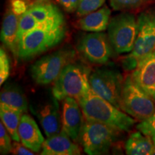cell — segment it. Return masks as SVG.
<instances>
[{"instance_id":"obj_9","label":"cell","mask_w":155,"mask_h":155,"mask_svg":"<svg viewBox=\"0 0 155 155\" xmlns=\"http://www.w3.org/2000/svg\"><path fill=\"white\" fill-rule=\"evenodd\" d=\"M124 81L121 73L109 69L96 70L89 78L93 91L120 109Z\"/></svg>"},{"instance_id":"obj_17","label":"cell","mask_w":155,"mask_h":155,"mask_svg":"<svg viewBox=\"0 0 155 155\" xmlns=\"http://www.w3.org/2000/svg\"><path fill=\"white\" fill-rule=\"evenodd\" d=\"M19 17L9 7L4 16L1 30V41L16 57L18 50L17 30Z\"/></svg>"},{"instance_id":"obj_20","label":"cell","mask_w":155,"mask_h":155,"mask_svg":"<svg viewBox=\"0 0 155 155\" xmlns=\"http://www.w3.org/2000/svg\"><path fill=\"white\" fill-rule=\"evenodd\" d=\"M154 148V144L150 137L139 130L131 134L125 143L126 154L128 155H150Z\"/></svg>"},{"instance_id":"obj_22","label":"cell","mask_w":155,"mask_h":155,"mask_svg":"<svg viewBox=\"0 0 155 155\" xmlns=\"http://www.w3.org/2000/svg\"><path fill=\"white\" fill-rule=\"evenodd\" d=\"M40 26H43L39 23L37 19L27 11L25 14L19 17L18 30H17V42H19L20 39L30 31L38 28Z\"/></svg>"},{"instance_id":"obj_1","label":"cell","mask_w":155,"mask_h":155,"mask_svg":"<svg viewBox=\"0 0 155 155\" xmlns=\"http://www.w3.org/2000/svg\"><path fill=\"white\" fill-rule=\"evenodd\" d=\"M84 118L101 122L121 131H129L137 120L98 96L91 88L78 98Z\"/></svg>"},{"instance_id":"obj_27","label":"cell","mask_w":155,"mask_h":155,"mask_svg":"<svg viewBox=\"0 0 155 155\" xmlns=\"http://www.w3.org/2000/svg\"><path fill=\"white\" fill-rule=\"evenodd\" d=\"M10 65L7 53L2 48L0 49V85H2L9 78Z\"/></svg>"},{"instance_id":"obj_3","label":"cell","mask_w":155,"mask_h":155,"mask_svg":"<svg viewBox=\"0 0 155 155\" xmlns=\"http://www.w3.org/2000/svg\"><path fill=\"white\" fill-rule=\"evenodd\" d=\"M90 75L91 70L86 65L68 64L54 81L52 89L53 96L58 101H63L67 97L77 100L91 89Z\"/></svg>"},{"instance_id":"obj_29","label":"cell","mask_w":155,"mask_h":155,"mask_svg":"<svg viewBox=\"0 0 155 155\" xmlns=\"http://www.w3.org/2000/svg\"><path fill=\"white\" fill-rule=\"evenodd\" d=\"M56 2L61 5L65 11L70 13L76 12L79 3V0H56Z\"/></svg>"},{"instance_id":"obj_6","label":"cell","mask_w":155,"mask_h":155,"mask_svg":"<svg viewBox=\"0 0 155 155\" xmlns=\"http://www.w3.org/2000/svg\"><path fill=\"white\" fill-rule=\"evenodd\" d=\"M121 109L142 121L155 112V101L128 75L124 81L121 96Z\"/></svg>"},{"instance_id":"obj_15","label":"cell","mask_w":155,"mask_h":155,"mask_svg":"<svg viewBox=\"0 0 155 155\" xmlns=\"http://www.w3.org/2000/svg\"><path fill=\"white\" fill-rule=\"evenodd\" d=\"M42 155H78L81 149L65 132L47 137L42 145Z\"/></svg>"},{"instance_id":"obj_25","label":"cell","mask_w":155,"mask_h":155,"mask_svg":"<svg viewBox=\"0 0 155 155\" xmlns=\"http://www.w3.org/2000/svg\"><path fill=\"white\" fill-rule=\"evenodd\" d=\"M137 129L150 137L155 145V112L150 118L141 121L137 126Z\"/></svg>"},{"instance_id":"obj_4","label":"cell","mask_w":155,"mask_h":155,"mask_svg":"<svg viewBox=\"0 0 155 155\" xmlns=\"http://www.w3.org/2000/svg\"><path fill=\"white\" fill-rule=\"evenodd\" d=\"M120 131L101 122L84 118L78 141L89 155L108 154Z\"/></svg>"},{"instance_id":"obj_16","label":"cell","mask_w":155,"mask_h":155,"mask_svg":"<svg viewBox=\"0 0 155 155\" xmlns=\"http://www.w3.org/2000/svg\"><path fill=\"white\" fill-rule=\"evenodd\" d=\"M28 11L43 26L59 27L65 25V19L61 12L51 3L38 2L29 6Z\"/></svg>"},{"instance_id":"obj_18","label":"cell","mask_w":155,"mask_h":155,"mask_svg":"<svg viewBox=\"0 0 155 155\" xmlns=\"http://www.w3.org/2000/svg\"><path fill=\"white\" fill-rule=\"evenodd\" d=\"M111 9L104 7L98 10L82 17L78 21L79 28L91 32H104L108 28L110 22Z\"/></svg>"},{"instance_id":"obj_23","label":"cell","mask_w":155,"mask_h":155,"mask_svg":"<svg viewBox=\"0 0 155 155\" xmlns=\"http://www.w3.org/2000/svg\"><path fill=\"white\" fill-rule=\"evenodd\" d=\"M154 0H109L114 10L128 12L144 7Z\"/></svg>"},{"instance_id":"obj_30","label":"cell","mask_w":155,"mask_h":155,"mask_svg":"<svg viewBox=\"0 0 155 155\" xmlns=\"http://www.w3.org/2000/svg\"><path fill=\"white\" fill-rule=\"evenodd\" d=\"M12 153L17 155H33L34 153L28 147L24 146L22 144H19V141H15L12 144Z\"/></svg>"},{"instance_id":"obj_8","label":"cell","mask_w":155,"mask_h":155,"mask_svg":"<svg viewBox=\"0 0 155 155\" xmlns=\"http://www.w3.org/2000/svg\"><path fill=\"white\" fill-rule=\"evenodd\" d=\"M108 38L113 50L118 54L130 53L137 36V19L134 15L124 12L110 19Z\"/></svg>"},{"instance_id":"obj_12","label":"cell","mask_w":155,"mask_h":155,"mask_svg":"<svg viewBox=\"0 0 155 155\" xmlns=\"http://www.w3.org/2000/svg\"><path fill=\"white\" fill-rule=\"evenodd\" d=\"M131 75L134 82L155 101V50L141 58Z\"/></svg>"},{"instance_id":"obj_33","label":"cell","mask_w":155,"mask_h":155,"mask_svg":"<svg viewBox=\"0 0 155 155\" xmlns=\"http://www.w3.org/2000/svg\"><path fill=\"white\" fill-rule=\"evenodd\" d=\"M25 1H26V2H28V1H30V0H25Z\"/></svg>"},{"instance_id":"obj_11","label":"cell","mask_w":155,"mask_h":155,"mask_svg":"<svg viewBox=\"0 0 155 155\" xmlns=\"http://www.w3.org/2000/svg\"><path fill=\"white\" fill-rule=\"evenodd\" d=\"M82 110L78 101L71 97L63 100L61 121L62 131L73 141H78L83 121Z\"/></svg>"},{"instance_id":"obj_24","label":"cell","mask_w":155,"mask_h":155,"mask_svg":"<svg viewBox=\"0 0 155 155\" xmlns=\"http://www.w3.org/2000/svg\"><path fill=\"white\" fill-rule=\"evenodd\" d=\"M106 0H79L76 10L77 16L82 17L98 10L105 3Z\"/></svg>"},{"instance_id":"obj_26","label":"cell","mask_w":155,"mask_h":155,"mask_svg":"<svg viewBox=\"0 0 155 155\" xmlns=\"http://www.w3.org/2000/svg\"><path fill=\"white\" fill-rule=\"evenodd\" d=\"M11 136L7 130L5 125L1 121L0 124V152L1 154H7L12 152V144Z\"/></svg>"},{"instance_id":"obj_28","label":"cell","mask_w":155,"mask_h":155,"mask_svg":"<svg viewBox=\"0 0 155 155\" xmlns=\"http://www.w3.org/2000/svg\"><path fill=\"white\" fill-rule=\"evenodd\" d=\"M10 7L14 13L20 17L28 11L29 6L25 0H11Z\"/></svg>"},{"instance_id":"obj_2","label":"cell","mask_w":155,"mask_h":155,"mask_svg":"<svg viewBox=\"0 0 155 155\" xmlns=\"http://www.w3.org/2000/svg\"><path fill=\"white\" fill-rule=\"evenodd\" d=\"M65 35V25L40 26L25 34L18 42L17 57L27 61L45 53L62 42Z\"/></svg>"},{"instance_id":"obj_10","label":"cell","mask_w":155,"mask_h":155,"mask_svg":"<svg viewBox=\"0 0 155 155\" xmlns=\"http://www.w3.org/2000/svg\"><path fill=\"white\" fill-rule=\"evenodd\" d=\"M78 49L87 61L94 64H104L111 57V45L104 32H91L79 41Z\"/></svg>"},{"instance_id":"obj_5","label":"cell","mask_w":155,"mask_h":155,"mask_svg":"<svg viewBox=\"0 0 155 155\" xmlns=\"http://www.w3.org/2000/svg\"><path fill=\"white\" fill-rule=\"evenodd\" d=\"M155 50V7L141 12L137 17V36L132 51L124 61L127 70L134 69L141 58Z\"/></svg>"},{"instance_id":"obj_32","label":"cell","mask_w":155,"mask_h":155,"mask_svg":"<svg viewBox=\"0 0 155 155\" xmlns=\"http://www.w3.org/2000/svg\"><path fill=\"white\" fill-rule=\"evenodd\" d=\"M152 154H154V155H155V145H154V151H153V153H152Z\"/></svg>"},{"instance_id":"obj_21","label":"cell","mask_w":155,"mask_h":155,"mask_svg":"<svg viewBox=\"0 0 155 155\" xmlns=\"http://www.w3.org/2000/svg\"><path fill=\"white\" fill-rule=\"evenodd\" d=\"M22 113L17 110L9 108L5 104H0V117L1 121L10 134L13 141H20L18 128Z\"/></svg>"},{"instance_id":"obj_14","label":"cell","mask_w":155,"mask_h":155,"mask_svg":"<svg viewBox=\"0 0 155 155\" xmlns=\"http://www.w3.org/2000/svg\"><path fill=\"white\" fill-rule=\"evenodd\" d=\"M21 143L34 152L42 148L45 139L36 121L28 114H22L18 128Z\"/></svg>"},{"instance_id":"obj_7","label":"cell","mask_w":155,"mask_h":155,"mask_svg":"<svg viewBox=\"0 0 155 155\" xmlns=\"http://www.w3.org/2000/svg\"><path fill=\"white\" fill-rule=\"evenodd\" d=\"M75 56V50L70 48L43 56L31 65L30 72L32 80L38 85L54 82L65 67L72 63Z\"/></svg>"},{"instance_id":"obj_13","label":"cell","mask_w":155,"mask_h":155,"mask_svg":"<svg viewBox=\"0 0 155 155\" xmlns=\"http://www.w3.org/2000/svg\"><path fill=\"white\" fill-rule=\"evenodd\" d=\"M58 101L54 97L37 111L36 115L47 137L58 134L62 131L61 114Z\"/></svg>"},{"instance_id":"obj_31","label":"cell","mask_w":155,"mask_h":155,"mask_svg":"<svg viewBox=\"0 0 155 155\" xmlns=\"http://www.w3.org/2000/svg\"><path fill=\"white\" fill-rule=\"evenodd\" d=\"M36 1H38V2H46V1H48V0H36Z\"/></svg>"},{"instance_id":"obj_19","label":"cell","mask_w":155,"mask_h":155,"mask_svg":"<svg viewBox=\"0 0 155 155\" xmlns=\"http://www.w3.org/2000/svg\"><path fill=\"white\" fill-rule=\"evenodd\" d=\"M0 104L17 110L22 114L28 111V104L24 92L14 83L6 84L1 91Z\"/></svg>"}]
</instances>
